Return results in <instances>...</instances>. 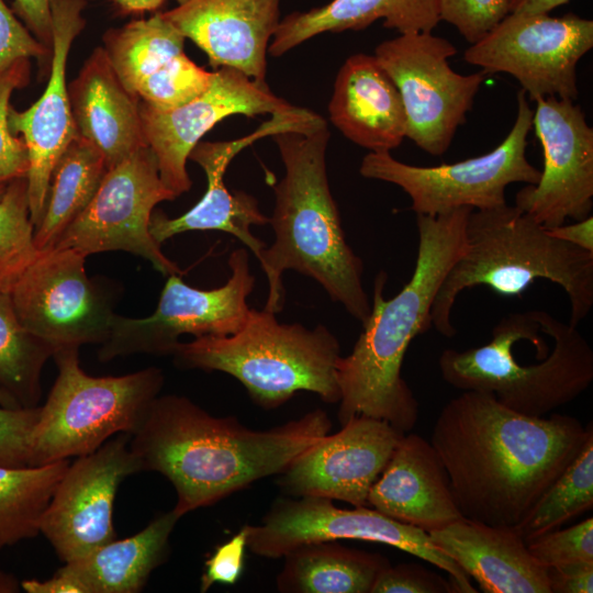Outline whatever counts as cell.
<instances>
[{"mask_svg":"<svg viewBox=\"0 0 593 593\" xmlns=\"http://www.w3.org/2000/svg\"><path fill=\"white\" fill-rule=\"evenodd\" d=\"M592 47V20L574 13H508L465 51L463 59L488 75L513 76L532 101L547 97L574 101L577 65Z\"/></svg>","mask_w":593,"mask_h":593,"instance_id":"obj_13","label":"cell"},{"mask_svg":"<svg viewBox=\"0 0 593 593\" xmlns=\"http://www.w3.org/2000/svg\"><path fill=\"white\" fill-rule=\"evenodd\" d=\"M247 535L248 525H245L231 539L215 548L204 564L200 579L201 592H206L215 583L237 582L244 568Z\"/></svg>","mask_w":593,"mask_h":593,"instance_id":"obj_42","label":"cell"},{"mask_svg":"<svg viewBox=\"0 0 593 593\" xmlns=\"http://www.w3.org/2000/svg\"><path fill=\"white\" fill-rule=\"evenodd\" d=\"M329 136L327 124L307 132L272 135L284 176L275 187V209L269 217L275 240L258 259L268 280L264 309L276 314L282 310V275L294 270L318 282L333 301L363 324L371 303L362 284V260L345 238L329 189Z\"/></svg>","mask_w":593,"mask_h":593,"instance_id":"obj_4","label":"cell"},{"mask_svg":"<svg viewBox=\"0 0 593 593\" xmlns=\"http://www.w3.org/2000/svg\"><path fill=\"white\" fill-rule=\"evenodd\" d=\"M548 232L556 238L572 244L579 248L593 253V216L575 221L572 224H562L549 227Z\"/></svg>","mask_w":593,"mask_h":593,"instance_id":"obj_45","label":"cell"},{"mask_svg":"<svg viewBox=\"0 0 593 593\" xmlns=\"http://www.w3.org/2000/svg\"><path fill=\"white\" fill-rule=\"evenodd\" d=\"M53 354L51 345L24 328L9 292L0 289V406H38L42 371Z\"/></svg>","mask_w":593,"mask_h":593,"instance_id":"obj_32","label":"cell"},{"mask_svg":"<svg viewBox=\"0 0 593 593\" xmlns=\"http://www.w3.org/2000/svg\"><path fill=\"white\" fill-rule=\"evenodd\" d=\"M40 405L33 409L0 406V465L29 466L31 439Z\"/></svg>","mask_w":593,"mask_h":593,"instance_id":"obj_39","label":"cell"},{"mask_svg":"<svg viewBox=\"0 0 593 593\" xmlns=\"http://www.w3.org/2000/svg\"><path fill=\"white\" fill-rule=\"evenodd\" d=\"M52 0H13L14 11L26 27L45 46L52 49Z\"/></svg>","mask_w":593,"mask_h":593,"instance_id":"obj_44","label":"cell"},{"mask_svg":"<svg viewBox=\"0 0 593 593\" xmlns=\"http://www.w3.org/2000/svg\"><path fill=\"white\" fill-rule=\"evenodd\" d=\"M161 13L208 56L214 68H235L265 81L267 53L280 22L281 0H176Z\"/></svg>","mask_w":593,"mask_h":593,"instance_id":"obj_23","label":"cell"},{"mask_svg":"<svg viewBox=\"0 0 593 593\" xmlns=\"http://www.w3.org/2000/svg\"><path fill=\"white\" fill-rule=\"evenodd\" d=\"M186 37L161 13L104 36L107 55L122 83L152 107L177 108L203 92L213 71L184 53Z\"/></svg>","mask_w":593,"mask_h":593,"instance_id":"obj_22","label":"cell"},{"mask_svg":"<svg viewBox=\"0 0 593 593\" xmlns=\"http://www.w3.org/2000/svg\"><path fill=\"white\" fill-rule=\"evenodd\" d=\"M593 507V432L516 527L526 544Z\"/></svg>","mask_w":593,"mask_h":593,"instance_id":"obj_34","label":"cell"},{"mask_svg":"<svg viewBox=\"0 0 593 593\" xmlns=\"http://www.w3.org/2000/svg\"><path fill=\"white\" fill-rule=\"evenodd\" d=\"M177 197L163 183L149 146L107 170L85 211L53 248L91 254L123 250L141 256L164 276L181 275L149 232L154 208Z\"/></svg>","mask_w":593,"mask_h":593,"instance_id":"obj_15","label":"cell"},{"mask_svg":"<svg viewBox=\"0 0 593 593\" xmlns=\"http://www.w3.org/2000/svg\"><path fill=\"white\" fill-rule=\"evenodd\" d=\"M321 122L318 114L301 108L294 113L272 115L248 136L228 142H199L189 158L205 172V193L180 216L170 219L163 212L153 213L149 222L153 238L160 245L189 231H221L238 238L259 259L267 245L251 233L250 227L268 224L269 217L261 212L255 197L227 189L224 183L226 169L232 159L256 139L284 131L307 132Z\"/></svg>","mask_w":593,"mask_h":593,"instance_id":"obj_19","label":"cell"},{"mask_svg":"<svg viewBox=\"0 0 593 593\" xmlns=\"http://www.w3.org/2000/svg\"><path fill=\"white\" fill-rule=\"evenodd\" d=\"M328 113L346 138L370 152H390L405 138L401 96L372 55L359 53L345 60L335 79Z\"/></svg>","mask_w":593,"mask_h":593,"instance_id":"obj_27","label":"cell"},{"mask_svg":"<svg viewBox=\"0 0 593 593\" xmlns=\"http://www.w3.org/2000/svg\"><path fill=\"white\" fill-rule=\"evenodd\" d=\"M86 256L74 249L40 250L9 294L21 324L54 349L102 345L113 317L112 295L87 275Z\"/></svg>","mask_w":593,"mask_h":593,"instance_id":"obj_14","label":"cell"},{"mask_svg":"<svg viewBox=\"0 0 593 593\" xmlns=\"http://www.w3.org/2000/svg\"><path fill=\"white\" fill-rule=\"evenodd\" d=\"M551 593H592L593 563L547 567Z\"/></svg>","mask_w":593,"mask_h":593,"instance_id":"obj_43","label":"cell"},{"mask_svg":"<svg viewBox=\"0 0 593 593\" xmlns=\"http://www.w3.org/2000/svg\"><path fill=\"white\" fill-rule=\"evenodd\" d=\"M325 411L313 410L282 425L255 430L235 417H215L186 396L158 395L130 446L143 471L166 477L176 490L175 513L217 503L254 482L281 474L329 433Z\"/></svg>","mask_w":593,"mask_h":593,"instance_id":"obj_2","label":"cell"},{"mask_svg":"<svg viewBox=\"0 0 593 593\" xmlns=\"http://www.w3.org/2000/svg\"><path fill=\"white\" fill-rule=\"evenodd\" d=\"M367 501L380 513L427 534L462 517L435 449L416 434L401 437Z\"/></svg>","mask_w":593,"mask_h":593,"instance_id":"obj_24","label":"cell"},{"mask_svg":"<svg viewBox=\"0 0 593 593\" xmlns=\"http://www.w3.org/2000/svg\"><path fill=\"white\" fill-rule=\"evenodd\" d=\"M126 13H141L159 8L165 0H113Z\"/></svg>","mask_w":593,"mask_h":593,"instance_id":"obj_48","label":"cell"},{"mask_svg":"<svg viewBox=\"0 0 593 593\" xmlns=\"http://www.w3.org/2000/svg\"><path fill=\"white\" fill-rule=\"evenodd\" d=\"M284 557L277 578L283 593H371L389 560L374 552L342 546L336 540L301 545Z\"/></svg>","mask_w":593,"mask_h":593,"instance_id":"obj_30","label":"cell"},{"mask_svg":"<svg viewBox=\"0 0 593 593\" xmlns=\"http://www.w3.org/2000/svg\"><path fill=\"white\" fill-rule=\"evenodd\" d=\"M339 508L333 500L300 496L276 501L259 525H248L247 548L257 556L280 558L314 541L354 539L379 542L425 560L448 573L457 593H477L470 577L428 534L366 506Z\"/></svg>","mask_w":593,"mask_h":593,"instance_id":"obj_11","label":"cell"},{"mask_svg":"<svg viewBox=\"0 0 593 593\" xmlns=\"http://www.w3.org/2000/svg\"><path fill=\"white\" fill-rule=\"evenodd\" d=\"M440 21L457 29L474 44L495 27L508 13V0H437Z\"/></svg>","mask_w":593,"mask_h":593,"instance_id":"obj_38","label":"cell"},{"mask_svg":"<svg viewBox=\"0 0 593 593\" xmlns=\"http://www.w3.org/2000/svg\"><path fill=\"white\" fill-rule=\"evenodd\" d=\"M78 351L63 348L53 354L57 376L40 405L29 466L88 455L116 434H133L163 389L159 368L93 377L81 369Z\"/></svg>","mask_w":593,"mask_h":593,"instance_id":"obj_8","label":"cell"},{"mask_svg":"<svg viewBox=\"0 0 593 593\" xmlns=\"http://www.w3.org/2000/svg\"><path fill=\"white\" fill-rule=\"evenodd\" d=\"M48 47L41 43L0 0V72L19 59L44 60Z\"/></svg>","mask_w":593,"mask_h":593,"instance_id":"obj_41","label":"cell"},{"mask_svg":"<svg viewBox=\"0 0 593 593\" xmlns=\"http://www.w3.org/2000/svg\"><path fill=\"white\" fill-rule=\"evenodd\" d=\"M532 555L546 568L593 563V518L566 529H553L527 542Z\"/></svg>","mask_w":593,"mask_h":593,"instance_id":"obj_37","label":"cell"},{"mask_svg":"<svg viewBox=\"0 0 593 593\" xmlns=\"http://www.w3.org/2000/svg\"><path fill=\"white\" fill-rule=\"evenodd\" d=\"M231 277L219 288L201 290L179 275L168 276L155 312L144 318L115 314L108 339L98 351L100 361L134 354L171 355L181 335L227 336L245 324L255 288L246 248L228 257Z\"/></svg>","mask_w":593,"mask_h":593,"instance_id":"obj_12","label":"cell"},{"mask_svg":"<svg viewBox=\"0 0 593 593\" xmlns=\"http://www.w3.org/2000/svg\"><path fill=\"white\" fill-rule=\"evenodd\" d=\"M68 96L77 136L102 154L108 169L148 146L139 99L122 83L104 48L86 60Z\"/></svg>","mask_w":593,"mask_h":593,"instance_id":"obj_26","label":"cell"},{"mask_svg":"<svg viewBox=\"0 0 593 593\" xmlns=\"http://www.w3.org/2000/svg\"><path fill=\"white\" fill-rule=\"evenodd\" d=\"M130 438L131 434H116L94 451L77 457L59 481L40 534L64 563L118 538L113 525L118 489L125 478L143 471Z\"/></svg>","mask_w":593,"mask_h":593,"instance_id":"obj_16","label":"cell"},{"mask_svg":"<svg viewBox=\"0 0 593 593\" xmlns=\"http://www.w3.org/2000/svg\"><path fill=\"white\" fill-rule=\"evenodd\" d=\"M561 287L574 326L593 307V253L553 237L516 205L472 210L466 224V246L434 299L429 323L446 337L457 331L451 310L459 293L486 286L499 294L521 295L534 281Z\"/></svg>","mask_w":593,"mask_h":593,"instance_id":"obj_5","label":"cell"},{"mask_svg":"<svg viewBox=\"0 0 593 593\" xmlns=\"http://www.w3.org/2000/svg\"><path fill=\"white\" fill-rule=\"evenodd\" d=\"M4 188H5V184L0 186V197L2 195V193L4 191Z\"/></svg>","mask_w":593,"mask_h":593,"instance_id":"obj_49","label":"cell"},{"mask_svg":"<svg viewBox=\"0 0 593 593\" xmlns=\"http://www.w3.org/2000/svg\"><path fill=\"white\" fill-rule=\"evenodd\" d=\"M180 517L160 514L137 534L114 539L57 571L76 581L82 593H137L170 550V535Z\"/></svg>","mask_w":593,"mask_h":593,"instance_id":"obj_29","label":"cell"},{"mask_svg":"<svg viewBox=\"0 0 593 593\" xmlns=\"http://www.w3.org/2000/svg\"><path fill=\"white\" fill-rule=\"evenodd\" d=\"M428 537L485 593H551L547 568L516 527L461 517Z\"/></svg>","mask_w":593,"mask_h":593,"instance_id":"obj_25","label":"cell"},{"mask_svg":"<svg viewBox=\"0 0 593 593\" xmlns=\"http://www.w3.org/2000/svg\"><path fill=\"white\" fill-rule=\"evenodd\" d=\"M29 78L30 63L26 58L16 60L0 72V186L26 177L29 171L26 146L9 124L11 96L25 86Z\"/></svg>","mask_w":593,"mask_h":593,"instance_id":"obj_36","label":"cell"},{"mask_svg":"<svg viewBox=\"0 0 593 593\" xmlns=\"http://www.w3.org/2000/svg\"><path fill=\"white\" fill-rule=\"evenodd\" d=\"M21 585L29 593H82L76 581L58 571L49 579L43 581L29 579L22 581Z\"/></svg>","mask_w":593,"mask_h":593,"instance_id":"obj_46","label":"cell"},{"mask_svg":"<svg viewBox=\"0 0 593 593\" xmlns=\"http://www.w3.org/2000/svg\"><path fill=\"white\" fill-rule=\"evenodd\" d=\"M570 0H508L510 13L542 14L568 3Z\"/></svg>","mask_w":593,"mask_h":593,"instance_id":"obj_47","label":"cell"},{"mask_svg":"<svg viewBox=\"0 0 593 593\" xmlns=\"http://www.w3.org/2000/svg\"><path fill=\"white\" fill-rule=\"evenodd\" d=\"M70 461L42 466L0 465V551L40 534L52 496Z\"/></svg>","mask_w":593,"mask_h":593,"instance_id":"obj_33","label":"cell"},{"mask_svg":"<svg viewBox=\"0 0 593 593\" xmlns=\"http://www.w3.org/2000/svg\"><path fill=\"white\" fill-rule=\"evenodd\" d=\"M183 369L221 371L237 379L259 406L270 410L299 391L338 403L336 363L340 345L324 325L307 328L280 323L276 313L250 309L244 326L233 335L179 342L172 354Z\"/></svg>","mask_w":593,"mask_h":593,"instance_id":"obj_6","label":"cell"},{"mask_svg":"<svg viewBox=\"0 0 593 593\" xmlns=\"http://www.w3.org/2000/svg\"><path fill=\"white\" fill-rule=\"evenodd\" d=\"M549 331V351L523 363L513 349L510 313L493 326L486 344L445 349L438 359L440 374L458 390L488 392L518 413L545 416L577 399L593 381V350L578 326L553 316Z\"/></svg>","mask_w":593,"mask_h":593,"instance_id":"obj_7","label":"cell"},{"mask_svg":"<svg viewBox=\"0 0 593 593\" xmlns=\"http://www.w3.org/2000/svg\"><path fill=\"white\" fill-rule=\"evenodd\" d=\"M592 432V423L524 415L467 390L441 409L429 443L462 517L517 527Z\"/></svg>","mask_w":593,"mask_h":593,"instance_id":"obj_1","label":"cell"},{"mask_svg":"<svg viewBox=\"0 0 593 593\" xmlns=\"http://www.w3.org/2000/svg\"><path fill=\"white\" fill-rule=\"evenodd\" d=\"M534 111L526 92H517L515 122L502 143L488 154L433 167L409 165L390 152H370L360 164L362 177L400 187L417 214L438 215L460 208L492 209L506 203L512 183L536 184L540 170L526 157Z\"/></svg>","mask_w":593,"mask_h":593,"instance_id":"obj_9","label":"cell"},{"mask_svg":"<svg viewBox=\"0 0 593 593\" xmlns=\"http://www.w3.org/2000/svg\"><path fill=\"white\" fill-rule=\"evenodd\" d=\"M533 114L544 156L536 184L515 195V205L549 228L580 221L593 209V128L582 109L568 99L540 98Z\"/></svg>","mask_w":593,"mask_h":593,"instance_id":"obj_18","label":"cell"},{"mask_svg":"<svg viewBox=\"0 0 593 593\" xmlns=\"http://www.w3.org/2000/svg\"><path fill=\"white\" fill-rule=\"evenodd\" d=\"M53 37L48 83L40 99L24 111L10 108L9 124L27 149V194L36 226L45 210L49 181L58 158L77 137L66 87V64L75 37L85 26V0H52Z\"/></svg>","mask_w":593,"mask_h":593,"instance_id":"obj_21","label":"cell"},{"mask_svg":"<svg viewBox=\"0 0 593 593\" xmlns=\"http://www.w3.org/2000/svg\"><path fill=\"white\" fill-rule=\"evenodd\" d=\"M472 209L438 215H416L418 248L414 272L392 299H384L388 276L373 283L369 316L351 353L336 363L340 391L338 421L355 416L388 422L410 432L418 417V402L402 378L411 342L432 326L429 313L438 289L466 246V224Z\"/></svg>","mask_w":593,"mask_h":593,"instance_id":"obj_3","label":"cell"},{"mask_svg":"<svg viewBox=\"0 0 593 593\" xmlns=\"http://www.w3.org/2000/svg\"><path fill=\"white\" fill-rule=\"evenodd\" d=\"M405 433L388 422L355 416L337 433L325 435L279 474L290 496L339 500L367 506L368 494Z\"/></svg>","mask_w":593,"mask_h":593,"instance_id":"obj_20","label":"cell"},{"mask_svg":"<svg viewBox=\"0 0 593 593\" xmlns=\"http://www.w3.org/2000/svg\"><path fill=\"white\" fill-rule=\"evenodd\" d=\"M108 168L102 154L81 137L72 139L52 171L44 214L35 226L38 250L53 248L94 197Z\"/></svg>","mask_w":593,"mask_h":593,"instance_id":"obj_31","label":"cell"},{"mask_svg":"<svg viewBox=\"0 0 593 593\" xmlns=\"http://www.w3.org/2000/svg\"><path fill=\"white\" fill-rule=\"evenodd\" d=\"M378 20L400 34L432 32L440 22L437 0H332L280 20L268 54L280 57L318 34L361 31Z\"/></svg>","mask_w":593,"mask_h":593,"instance_id":"obj_28","label":"cell"},{"mask_svg":"<svg viewBox=\"0 0 593 593\" xmlns=\"http://www.w3.org/2000/svg\"><path fill=\"white\" fill-rule=\"evenodd\" d=\"M371 593H456V589L450 579L419 563H399L380 571Z\"/></svg>","mask_w":593,"mask_h":593,"instance_id":"obj_40","label":"cell"},{"mask_svg":"<svg viewBox=\"0 0 593 593\" xmlns=\"http://www.w3.org/2000/svg\"><path fill=\"white\" fill-rule=\"evenodd\" d=\"M30 215L26 177L5 184L0 197V289L11 287L40 254Z\"/></svg>","mask_w":593,"mask_h":593,"instance_id":"obj_35","label":"cell"},{"mask_svg":"<svg viewBox=\"0 0 593 593\" xmlns=\"http://www.w3.org/2000/svg\"><path fill=\"white\" fill-rule=\"evenodd\" d=\"M300 109L272 93L265 81L231 67L214 69L208 88L177 108L163 110L139 100L146 143L156 156L163 183L176 197L192 184L186 168L190 153L220 121L234 114L251 118Z\"/></svg>","mask_w":593,"mask_h":593,"instance_id":"obj_17","label":"cell"},{"mask_svg":"<svg viewBox=\"0 0 593 593\" xmlns=\"http://www.w3.org/2000/svg\"><path fill=\"white\" fill-rule=\"evenodd\" d=\"M457 48L432 32H411L383 41L374 57L396 86L406 116L405 137L432 156L445 154L472 109L488 74L454 71Z\"/></svg>","mask_w":593,"mask_h":593,"instance_id":"obj_10","label":"cell"}]
</instances>
